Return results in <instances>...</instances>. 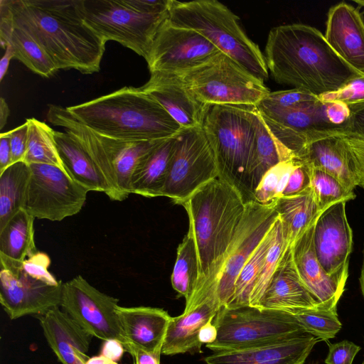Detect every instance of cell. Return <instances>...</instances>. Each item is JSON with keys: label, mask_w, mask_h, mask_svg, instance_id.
I'll return each instance as SVG.
<instances>
[{"label": "cell", "mask_w": 364, "mask_h": 364, "mask_svg": "<svg viewBox=\"0 0 364 364\" xmlns=\"http://www.w3.org/2000/svg\"><path fill=\"white\" fill-rule=\"evenodd\" d=\"M13 23L44 50L57 70L100 69L104 42L84 21L77 0H4Z\"/></svg>", "instance_id": "1"}, {"label": "cell", "mask_w": 364, "mask_h": 364, "mask_svg": "<svg viewBox=\"0 0 364 364\" xmlns=\"http://www.w3.org/2000/svg\"><path fill=\"white\" fill-rule=\"evenodd\" d=\"M264 58L277 82L317 97L340 89L362 73L336 54L321 31L302 23L272 28Z\"/></svg>", "instance_id": "2"}, {"label": "cell", "mask_w": 364, "mask_h": 364, "mask_svg": "<svg viewBox=\"0 0 364 364\" xmlns=\"http://www.w3.org/2000/svg\"><path fill=\"white\" fill-rule=\"evenodd\" d=\"M245 203L240 193L220 177L181 203L187 212L188 232L194 239L199 259L200 277L196 289L218 282L226 252L244 215Z\"/></svg>", "instance_id": "3"}, {"label": "cell", "mask_w": 364, "mask_h": 364, "mask_svg": "<svg viewBox=\"0 0 364 364\" xmlns=\"http://www.w3.org/2000/svg\"><path fill=\"white\" fill-rule=\"evenodd\" d=\"M95 132L127 141H156L182 129L164 107L141 87H124L94 100L67 107Z\"/></svg>", "instance_id": "4"}, {"label": "cell", "mask_w": 364, "mask_h": 364, "mask_svg": "<svg viewBox=\"0 0 364 364\" xmlns=\"http://www.w3.org/2000/svg\"><path fill=\"white\" fill-rule=\"evenodd\" d=\"M256 106L208 105L203 129L214 152L219 177L245 203L254 200L250 171L256 144Z\"/></svg>", "instance_id": "5"}, {"label": "cell", "mask_w": 364, "mask_h": 364, "mask_svg": "<svg viewBox=\"0 0 364 364\" xmlns=\"http://www.w3.org/2000/svg\"><path fill=\"white\" fill-rule=\"evenodd\" d=\"M85 23L104 41H114L147 59L168 19L169 0H77Z\"/></svg>", "instance_id": "6"}, {"label": "cell", "mask_w": 364, "mask_h": 364, "mask_svg": "<svg viewBox=\"0 0 364 364\" xmlns=\"http://www.w3.org/2000/svg\"><path fill=\"white\" fill-rule=\"evenodd\" d=\"M168 21L200 33L220 52L264 81L268 68L259 46L245 33L239 17L216 0H169Z\"/></svg>", "instance_id": "7"}, {"label": "cell", "mask_w": 364, "mask_h": 364, "mask_svg": "<svg viewBox=\"0 0 364 364\" xmlns=\"http://www.w3.org/2000/svg\"><path fill=\"white\" fill-rule=\"evenodd\" d=\"M47 119L75 139L105 177L112 200L122 201L131 194L132 176L141 160L164 139L127 141L102 135L87 127L67 107L49 105Z\"/></svg>", "instance_id": "8"}, {"label": "cell", "mask_w": 364, "mask_h": 364, "mask_svg": "<svg viewBox=\"0 0 364 364\" xmlns=\"http://www.w3.org/2000/svg\"><path fill=\"white\" fill-rule=\"evenodd\" d=\"M213 323L217 338L206 344L213 352L267 346L306 334L293 314L251 306H221Z\"/></svg>", "instance_id": "9"}, {"label": "cell", "mask_w": 364, "mask_h": 364, "mask_svg": "<svg viewBox=\"0 0 364 364\" xmlns=\"http://www.w3.org/2000/svg\"><path fill=\"white\" fill-rule=\"evenodd\" d=\"M182 76L205 105L256 106L270 92L263 80L222 52Z\"/></svg>", "instance_id": "10"}, {"label": "cell", "mask_w": 364, "mask_h": 364, "mask_svg": "<svg viewBox=\"0 0 364 364\" xmlns=\"http://www.w3.org/2000/svg\"><path fill=\"white\" fill-rule=\"evenodd\" d=\"M218 177L216 159L203 127L182 128L175 136L163 196L181 205Z\"/></svg>", "instance_id": "11"}, {"label": "cell", "mask_w": 364, "mask_h": 364, "mask_svg": "<svg viewBox=\"0 0 364 364\" xmlns=\"http://www.w3.org/2000/svg\"><path fill=\"white\" fill-rule=\"evenodd\" d=\"M31 176L24 209L35 218L60 221L79 213L87 194L65 169L44 164H29Z\"/></svg>", "instance_id": "12"}, {"label": "cell", "mask_w": 364, "mask_h": 364, "mask_svg": "<svg viewBox=\"0 0 364 364\" xmlns=\"http://www.w3.org/2000/svg\"><path fill=\"white\" fill-rule=\"evenodd\" d=\"M119 299L101 292L81 275L64 282L60 306L82 329L102 341L124 345L116 308Z\"/></svg>", "instance_id": "13"}, {"label": "cell", "mask_w": 364, "mask_h": 364, "mask_svg": "<svg viewBox=\"0 0 364 364\" xmlns=\"http://www.w3.org/2000/svg\"><path fill=\"white\" fill-rule=\"evenodd\" d=\"M220 50L197 31L172 25L158 31L146 61L150 73L184 74L210 61Z\"/></svg>", "instance_id": "14"}, {"label": "cell", "mask_w": 364, "mask_h": 364, "mask_svg": "<svg viewBox=\"0 0 364 364\" xmlns=\"http://www.w3.org/2000/svg\"><path fill=\"white\" fill-rule=\"evenodd\" d=\"M277 217L276 201L269 205L254 200L245 203L244 215L226 252L218 278L217 292L221 306H226L230 302L241 269Z\"/></svg>", "instance_id": "15"}, {"label": "cell", "mask_w": 364, "mask_h": 364, "mask_svg": "<svg viewBox=\"0 0 364 364\" xmlns=\"http://www.w3.org/2000/svg\"><path fill=\"white\" fill-rule=\"evenodd\" d=\"M0 303L10 319L44 314L60 306L63 282L50 281L0 263Z\"/></svg>", "instance_id": "16"}, {"label": "cell", "mask_w": 364, "mask_h": 364, "mask_svg": "<svg viewBox=\"0 0 364 364\" xmlns=\"http://www.w3.org/2000/svg\"><path fill=\"white\" fill-rule=\"evenodd\" d=\"M346 203H336L319 214L314 224L313 244L326 273L346 282L353 232L346 213Z\"/></svg>", "instance_id": "17"}, {"label": "cell", "mask_w": 364, "mask_h": 364, "mask_svg": "<svg viewBox=\"0 0 364 364\" xmlns=\"http://www.w3.org/2000/svg\"><path fill=\"white\" fill-rule=\"evenodd\" d=\"M217 289L218 282L197 289L186 302L183 314L171 318L162 347L163 355H173L200 349L199 331L213 321L221 306Z\"/></svg>", "instance_id": "18"}, {"label": "cell", "mask_w": 364, "mask_h": 364, "mask_svg": "<svg viewBox=\"0 0 364 364\" xmlns=\"http://www.w3.org/2000/svg\"><path fill=\"white\" fill-rule=\"evenodd\" d=\"M140 87L155 99L181 128L202 126L208 105L196 98L182 75L151 73L148 82Z\"/></svg>", "instance_id": "19"}, {"label": "cell", "mask_w": 364, "mask_h": 364, "mask_svg": "<svg viewBox=\"0 0 364 364\" xmlns=\"http://www.w3.org/2000/svg\"><path fill=\"white\" fill-rule=\"evenodd\" d=\"M316 220L291 245L292 258L301 280L318 301V309L337 311L346 282L327 274L316 257L313 244Z\"/></svg>", "instance_id": "20"}, {"label": "cell", "mask_w": 364, "mask_h": 364, "mask_svg": "<svg viewBox=\"0 0 364 364\" xmlns=\"http://www.w3.org/2000/svg\"><path fill=\"white\" fill-rule=\"evenodd\" d=\"M296 159L338 179L348 191L359 186V179L345 136L323 133L308 140Z\"/></svg>", "instance_id": "21"}, {"label": "cell", "mask_w": 364, "mask_h": 364, "mask_svg": "<svg viewBox=\"0 0 364 364\" xmlns=\"http://www.w3.org/2000/svg\"><path fill=\"white\" fill-rule=\"evenodd\" d=\"M323 35L341 59L364 73V20L356 8L345 2L332 6Z\"/></svg>", "instance_id": "22"}, {"label": "cell", "mask_w": 364, "mask_h": 364, "mask_svg": "<svg viewBox=\"0 0 364 364\" xmlns=\"http://www.w3.org/2000/svg\"><path fill=\"white\" fill-rule=\"evenodd\" d=\"M124 348L134 346L160 356L171 316L163 309L150 306H118Z\"/></svg>", "instance_id": "23"}, {"label": "cell", "mask_w": 364, "mask_h": 364, "mask_svg": "<svg viewBox=\"0 0 364 364\" xmlns=\"http://www.w3.org/2000/svg\"><path fill=\"white\" fill-rule=\"evenodd\" d=\"M320 340L304 334L282 342L242 350L214 352L206 364H304Z\"/></svg>", "instance_id": "24"}, {"label": "cell", "mask_w": 364, "mask_h": 364, "mask_svg": "<svg viewBox=\"0 0 364 364\" xmlns=\"http://www.w3.org/2000/svg\"><path fill=\"white\" fill-rule=\"evenodd\" d=\"M286 311L318 309V303L301 280L294 264L291 245L284 254L257 306Z\"/></svg>", "instance_id": "25"}, {"label": "cell", "mask_w": 364, "mask_h": 364, "mask_svg": "<svg viewBox=\"0 0 364 364\" xmlns=\"http://www.w3.org/2000/svg\"><path fill=\"white\" fill-rule=\"evenodd\" d=\"M37 318L48 344L62 364L87 363L92 336L68 314L58 306Z\"/></svg>", "instance_id": "26"}, {"label": "cell", "mask_w": 364, "mask_h": 364, "mask_svg": "<svg viewBox=\"0 0 364 364\" xmlns=\"http://www.w3.org/2000/svg\"><path fill=\"white\" fill-rule=\"evenodd\" d=\"M0 41L4 49L6 45H10L14 51V58L33 73L48 77L58 70L48 55L36 41L13 23L4 0H0Z\"/></svg>", "instance_id": "27"}, {"label": "cell", "mask_w": 364, "mask_h": 364, "mask_svg": "<svg viewBox=\"0 0 364 364\" xmlns=\"http://www.w3.org/2000/svg\"><path fill=\"white\" fill-rule=\"evenodd\" d=\"M54 138L69 176L88 191L103 192L111 199L112 192L105 177L80 144L65 132L55 131Z\"/></svg>", "instance_id": "28"}, {"label": "cell", "mask_w": 364, "mask_h": 364, "mask_svg": "<svg viewBox=\"0 0 364 364\" xmlns=\"http://www.w3.org/2000/svg\"><path fill=\"white\" fill-rule=\"evenodd\" d=\"M175 136L164 139L141 160L132 178L131 193L146 198L163 196Z\"/></svg>", "instance_id": "29"}, {"label": "cell", "mask_w": 364, "mask_h": 364, "mask_svg": "<svg viewBox=\"0 0 364 364\" xmlns=\"http://www.w3.org/2000/svg\"><path fill=\"white\" fill-rule=\"evenodd\" d=\"M34 219L25 209H21L0 230V263L19 267L38 252Z\"/></svg>", "instance_id": "30"}, {"label": "cell", "mask_w": 364, "mask_h": 364, "mask_svg": "<svg viewBox=\"0 0 364 364\" xmlns=\"http://www.w3.org/2000/svg\"><path fill=\"white\" fill-rule=\"evenodd\" d=\"M255 127L256 144L250 171V182L253 195L262 177L270 168L296 158L272 134L257 107Z\"/></svg>", "instance_id": "31"}, {"label": "cell", "mask_w": 364, "mask_h": 364, "mask_svg": "<svg viewBox=\"0 0 364 364\" xmlns=\"http://www.w3.org/2000/svg\"><path fill=\"white\" fill-rule=\"evenodd\" d=\"M276 210L283 223L291 245L317 219L319 210L311 187L290 196L276 200Z\"/></svg>", "instance_id": "32"}, {"label": "cell", "mask_w": 364, "mask_h": 364, "mask_svg": "<svg viewBox=\"0 0 364 364\" xmlns=\"http://www.w3.org/2000/svg\"><path fill=\"white\" fill-rule=\"evenodd\" d=\"M30 176V166L24 161L14 163L0 173V230L24 209Z\"/></svg>", "instance_id": "33"}, {"label": "cell", "mask_w": 364, "mask_h": 364, "mask_svg": "<svg viewBox=\"0 0 364 364\" xmlns=\"http://www.w3.org/2000/svg\"><path fill=\"white\" fill-rule=\"evenodd\" d=\"M199 259L192 235L188 232L177 249L171 274L172 287L188 301L199 282Z\"/></svg>", "instance_id": "34"}, {"label": "cell", "mask_w": 364, "mask_h": 364, "mask_svg": "<svg viewBox=\"0 0 364 364\" xmlns=\"http://www.w3.org/2000/svg\"><path fill=\"white\" fill-rule=\"evenodd\" d=\"M277 219L241 269L235 284L233 295L227 306H249L250 294L275 235Z\"/></svg>", "instance_id": "35"}, {"label": "cell", "mask_w": 364, "mask_h": 364, "mask_svg": "<svg viewBox=\"0 0 364 364\" xmlns=\"http://www.w3.org/2000/svg\"><path fill=\"white\" fill-rule=\"evenodd\" d=\"M26 122L28 124V144L24 162L28 165H54L64 169L55 145V130L35 118L26 119Z\"/></svg>", "instance_id": "36"}, {"label": "cell", "mask_w": 364, "mask_h": 364, "mask_svg": "<svg viewBox=\"0 0 364 364\" xmlns=\"http://www.w3.org/2000/svg\"><path fill=\"white\" fill-rule=\"evenodd\" d=\"M289 246L287 232L278 215L275 235L267 252L262 269L250 294L249 306H257L284 254Z\"/></svg>", "instance_id": "37"}, {"label": "cell", "mask_w": 364, "mask_h": 364, "mask_svg": "<svg viewBox=\"0 0 364 364\" xmlns=\"http://www.w3.org/2000/svg\"><path fill=\"white\" fill-rule=\"evenodd\" d=\"M306 333L328 341L341 329L337 311L321 309H301L292 314Z\"/></svg>", "instance_id": "38"}, {"label": "cell", "mask_w": 364, "mask_h": 364, "mask_svg": "<svg viewBox=\"0 0 364 364\" xmlns=\"http://www.w3.org/2000/svg\"><path fill=\"white\" fill-rule=\"evenodd\" d=\"M310 180L321 211L336 203L348 202L356 196L354 191L347 190L338 179L321 170L310 167Z\"/></svg>", "instance_id": "39"}, {"label": "cell", "mask_w": 364, "mask_h": 364, "mask_svg": "<svg viewBox=\"0 0 364 364\" xmlns=\"http://www.w3.org/2000/svg\"><path fill=\"white\" fill-rule=\"evenodd\" d=\"M295 161L296 158L281 162L270 168L263 175L254 191V201L262 205H269L281 198Z\"/></svg>", "instance_id": "40"}, {"label": "cell", "mask_w": 364, "mask_h": 364, "mask_svg": "<svg viewBox=\"0 0 364 364\" xmlns=\"http://www.w3.org/2000/svg\"><path fill=\"white\" fill-rule=\"evenodd\" d=\"M319 100L318 97L306 91L293 88L287 90L269 92L257 105V108L287 109Z\"/></svg>", "instance_id": "41"}, {"label": "cell", "mask_w": 364, "mask_h": 364, "mask_svg": "<svg viewBox=\"0 0 364 364\" xmlns=\"http://www.w3.org/2000/svg\"><path fill=\"white\" fill-rule=\"evenodd\" d=\"M321 101H339L348 107L364 103V73L355 76L340 89L318 97Z\"/></svg>", "instance_id": "42"}, {"label": "cell", "mask_w": 364, "mask_h": 364, "mask_svg": "<svg viewBox=\"0 0 364 364\" xmlns=\"http://www.w3.org/2000/svg\"><path fill=\"white\" fill-rule=\"evenodd\" d=\"M310 186V167L296 158L294 166L290 173L282 196L299 194Z\"/></svg>", "instance_id": "43"}, {"label": "cell", "mask_w": 364, "mask_h": 364, "mask_svg": "<svg viewBox=\"0 0 364 364\" xmlns=\"http://www.w3.org/2000/svg\"><path fill=\"white\" fill-rule=\"evenodd\" d=\"M360 350L359 346L348 340L329 344L328 353L324 363L326 364H353Z\"/></svg>", "instance_id": "44"}, {"label": "cell", "mask_w": 364, "mask_h": 364, "mask_svg": "<svg viewBox=\"0 0 364 364\" xmlns=\"http://www.w3.org/2000/svg\"><path fill=\"white\" fill-rule=\"evenodd\" d=\"M9 137L12 163L24 161L28 144V124L26 122L6 132Z\"/></svg>", "instance_id": "45"}, {"label": "cell", "mask_w": 364, "mask_h": 364, "mask_svg": "<svg viewBox=\"0 0 364 364\" xmlns=\"http://www.w3.org/2000/svg\"><path fill=\"white\" fill-rule=\"evenodd\" d=\"M344 136L355 163L359 186L364 188V139Z\"/></svg>", "instance_id": "46"}, {"label": "cell", "mask_w": 364, "mask_h": 364, "mask_svg": "<svg viewBox=\"0 0 364 364\" xmlns=\"http://www.w3.org/2000/svg\"><path fill=\"white\" fill-rule=\"evenodd\" d=\"M349 108L350 115L344 135L364 139V103Z\"/></svg>", "instance_id": "47"}, {"label": "cell", "mask_w": 364, "mask_h": 364, "mask_svg": "<svg viewBox=\"0 0 364 364\" xmlns=\"http://www.w3.org/2000/svg\"><path fill=\"white\" fill-rule=\"evenodd\" d=\"M133 358V364H160V356L151 354L141 348L129 346L125 348Z\"/></svg>", "instance_id": "48"}, {"label": "cell", "mask_w": 364, "mask_h": 364, "mask_svg": "<svg viewBox=\"0 0 364 364\" xmlns=\"http://www.w3.org/2000/svg\"><path fill=\"white\" fill-rule=\"evenodd\" d=\"M12 163L9 137L6 132L0 134V173L10 166Z\"/></svg>", "instance_id": "49"}, {"label": "cell", "mask_w": 364, "mask_h": 364, "mask_svg": "<svg viewBox=\"0 0 364 364\" xmlns=\"http://www.w3.org/2000/svg\"><path fill=\"white\" fill-rule=\"evenodd\" d=\"M124 350L121 342L116 339H110L105 341L101 354L117 362L121 359Z\"/></svg>", "instance_id": "50"}, {"label": "cell", "mask_w": 364, "mask_h": 364, "mask_svg": "<svg viewBox=\"0 0 364 364\" xmlns=\"http://www.w3.org/2000/svg\"><path fill=\"white\" fill-rule=\"evenodd\" d=\"M217 328L213 321L204 325L199 331L198 340L201 344H209L214 342L217 338Z\"/></svg>", "instance_id": "51"}, {"label": "cell", "mask_w": 364, "mask_h": 364, "mask_svg": "<svg viewBox=\"0 0 364 364\" xmlns=\"http://www.w3.org/2000/svg\"><path fill=\"white\" fill-rule=\"evenodd\" d=\"M14 58V51L10 45H6L5 52L0 61V82H2L6 75L10 60Z\"/></svg>", "instance_id": "52"}, {"label": "cell", "mask_w": 364, "mask_h": 364, "mask_svg": "<svg viewBox=\"0 0 364 364\" xmlns=\"http://www.w3.org/2000/svg\"><path fill=\"white\" fill-rule=\"evenodd\" d=\"M10 114V109L5 99L2 97L0 98V129H2L7 121Z\"/></svg>", "instance_id": "53"}, {"label": "cell", "mask_w": 364, "mask_h": 364, "mask_svg": "<svg viewBox=\"0 0 364 364\" xmlns=\"http://www.w3.org/2000/svg\"><path fill=\"white\" fill-rule=\"evenodd\" d=\"M86 364H119L117 362L100 354L99 355L91 357L88 359Z\"/></svg>", "instance_id": "54"}, {"label": "cell", "mask_w": 364, "mask_h": 364, "mask_svg": "<svg viewBox=\"0 0 364 364\" xmlns=\"http://www.w3.org/2000/svg\"><path fill=\"white\" fill-rule=\"evenodd\" d=\"M363 264H362V267H361V272H360V278H359V282H360V286L361 292H362V294H363V298H364V247H363Z\"/></svg>", "instance_id": "55"}, {"label": "cell", "mask_w": 364, "mask_h": 364, "mask_svg": "<svg viewBox=\"0 0 364 364\" xmlns=\"http://www.w3.org/2000/svg\"><path fill=\"white\" fill-rule=\"evenodd\" d=\"M354 2L358 6L364 7V0H354Z\"/></svg>", "instance_id": "56"}, {"label": "cell", "mask_w": 364, "mask_h": 364, "mask_svg": "<svg viewBox=\"0 0 364 364\" xmlns=\"http://www.w3.org/2000/svg\"><path fill=\"white\" fill-rule=\"evenodd\" d=\"M364 364V363H363Z\"/></svg>", "instance_id": "57"}]
</instances>
